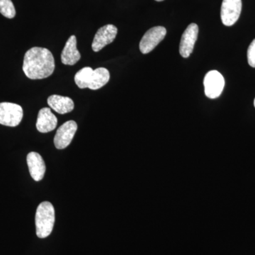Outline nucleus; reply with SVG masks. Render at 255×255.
<instances>
[{"label":"nucleus","instance_id":"ddd939ff","mask_svg":"<svg viewBox=\"0 0 255 255\" xmlns=\"http://www.w3.org/2000/svg\"><path fill=\"white\" fill-rule=\"evenodd\" d=\"M48 105L52 110L60 114L70 113L75 107L73 101L70 97L56 95L48 97Z\"/></svg>","mask_w":255,"mask_h":255},{"label":"nucleus","instance_id":"f3484780","mask_svg":"<svg viewBox=\"0 0 255 255\" xmlns=\"http://www.w3.org/2000/svg\"><path fill=\"white\" fill-rule=\"evenodd\" d=\"M155 1H163V0H155Z\"/></svg>","mask_w":255,"mask_h":255},{"label":"nucleus","instance_id":"9d476101","mask_svg":"<svg viewBox=\"0 0 255 255\" xmlns=\"http://www.w3.org/2000/svg\"><path fill=\"white\" fill-rule=\"evenodd\" d=\"M27 164L29 173L36 182H39L46 173V164L39 154L31 152L27 155Z\"/></svg>","mask_w":255,"mask_h":255},{"label":"nucleus","instance_id":"1a4fd4ad","mask_svg":"<svg viewBox=\"0 0 255 255\" xmlns=\"http://www.w3.org/2000/svg\"><path fill=\"white\" fill-rule=\"evenodd\" d=\"M199 34V26L196 23H191L186 28L181 38L179 45V53L183 58H187L190 56L194 50V45Z\"/></svg>","mask_w":255,"mask_h":255},{"label":"nucleus","instance_id":"dca6fc26","mask_svg":"<svg viewBox=\"0 0 255 255\" xmlns=\"http://www.w3.org/2000/svg\"><path fill=\"white\" fill-rule=\"evenodd\" d=\"M248 60L252 68H255V39L253 40L248 48Z\"/></svg>","mask_w":255,"mask_h":255},{"label":"nucleus","instance_id":"4468645a","mask_svg":"<svg viewBox=\"0 0 255 255\" xmlns=\"http://www.w3.org/2000/svg\"><path fill=\"white\" fill-rule=\"evenodd\" d=\"M110 74L109 70L105 68H99L90 72L89 75L87 88L97 90L105 86L110 81Z\"/></svg>","mask_w":255,"mask_h":255},{"label":"nucleus","instance_id":"7ed1b4c3","mask_svg":"<svg viewBox=\"0 0 255 255\" xmlns=\"http://www.w3.org/2000/svg\"><path fill=\"white\" fill-rule=\"evenodd\" d=\"M21 106L10 102L0 103V124L6 127H17L23 119Z\"/></svg>","mask_w":255,"mask_h":255},{"label":"nucleus","instance_id":"2eb2a0df","mask_svg":"<svg viewBox=\"0 0 255 255\" xmlns=\"http://www.w3.org/2000/svg\"><path fill=\"white\" fill-rule=\"evenodd\" d=\"M0 13L8 18L14 17L16 9L11 0H0Z\"/></svg>","mask_w":255,"mask_h":255},{"label":"nucleus","instance_id":"20e7f679","mask_svg":"<svg viewBox=\"0 0 255 255\" xmlns=\"http://www.w3.org/2000/svg\"><path fill=\"white\" fill-rule=\"evenodd\" d=\"M167 30L163 26H155L146 32L140 42V52L147 54L155 49L156 46L164 39Z\"/></svg>","mask_w":255,"mask_h":255},{"label":"nucleus","instance_id":"a211bd4d","mask_svg":"<svg viewBox=\"0 0 255 255\" xmlns=\"http://www.w3.org/2000/svg\"><path fill=\"white\" fill-rule=\"evenodd\" d=\"M254 105H255V102H254Z\"/></svg>","mask_w":255,"mask_h":255},{"label":"nucleus","instance_id":"9b49d317","mask_svg":"<svg viewBox=\"0 0 255 255\" xmlns=\"http://www.w3.org/2000/svg\"><path fill=\"white\" fill-rule=\"evenodd\" d=\"M58 124V119L52 113L50 109L43 108L38 112L36 128L40 132L46 133L54 130Z\"/></svg>","mask_w":255,"mask_h":255},{"label":"nucleus","instance_id":"f257e3e1","mask_svg":"<svg viewBox=\"0 0 255 255\" xmlns=\"http://www.w3.org/2000/svg\"><path fill=\"white\" fill-rule=\"evenodd\" d=\"M54 57L47 48L33 47L23 58V71L31 80L48 78L55 70Z\"/></svg>","mask_w":255,"mask_h":255},{"label":"nucleus","instance_id":"423d86ee","mask_svg":"<svg viewBox=\"0 0 255 255\" xmlns=\"http://www.w3.org/2000/svg\"><path fill=\"white\" fill-rule=\"evenodd\" d=\"M242 10V0H223L221 5V21L225 26H231L240 17Z\"/></svg>","mask_w":255,"mask_h":255},{"label":"nucleus","instance_id":"6e6552de","mask_svg":"<svg viewBox=\"0 0 255 255\" xmlns=\"http://www.w3.org/2000/svg\"><path fill=\"white\" fill-rule=\"evenodd\" d=\"M117 32L118 29L114 25L108 24L101 27L94 38L92 50L95 52H99L107 45L112 43L117 37Z\"/></svg>","mask_w":255,"mask_h":255},{"label":"nucleus","instance_id":"0eeeda50","mask_svg":"<svg viewBox=\"0 0 255 255\" xmlns=\"http://www.w3.org/2000/svg\"><path fill=\"white\" fill-rule=\"evenodd\" d=\"M78 130V124L74 121H68L63 124L57 130L54 137L55 147L59 150L68 147Z\"/></svg>","mask_w":255,"mask_h":255},{"label":"nucleus","instance_id":"f03ea898","mask_svg":"<svg viewBox=\"0 0 255 255\" xmlns=\"http://www.w3.org/2000/svg\"><path fill=\"white\" fill-rule=\"evenodd\" d=\"M55 219V209L51 203L44 201L38 205L35 217L38 238H46L50 236L54 227Z\"/></svg>","mask_w":255,"mask_h":255},{"label":"nucleus","instance_id":"39448f33","mask_svg":"<svg viewBox=\"0 0 255 255\" xmlns=\"http://www.w3.org/2000/svg\"><path fill=\"white\" fill-rule=\"evenodd\" d=\"M204 85L206 97L210 99L218 98L224 89V78L217 70H211L206 74Z\"/></svg>","mask_w":255,"mask_h":255},{"label":"nucleus","instance_id":"f8f14e48","mask_svg":"<svg viewBox=\"0 0 255 255\" xmlns=\"http://www.w3.org/2000/svg\"><path fill=\"white\" fill-rule=\"evenodd\" d=\"M81 58L80 52L77 48V38L71 36L68 38L61 54V61L64 65H74Z\"/></svg>","mask_w":255,"mask_h":255}]
</instances>
